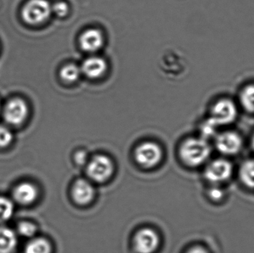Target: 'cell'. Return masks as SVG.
Returning a JSON list of instances; mask_svg holds the SVG:
<instances>
[{
  "label": "cell",
  "instance_id": "1",
  "mask_svg": "<svg viewBox=\"0 0 254 253\" xmlns=\"http://www.w3.org/2000/svg\"><path fill=\"white\" fill-rule=\"evenodd\" d=\"M210 153V147L204 138H190L183 143L180 149V156L184 163L192 167L204 163Z\"/></svg>",
  "mask_w": 254,
  "mask_h": 253
},
{
  "label": "cell",
  "instance_id": "2",
  "mask_svg": "<svg viewBox=\"0 0 254 253\" xmlns=\"http://www.w3.org/2000/svg\"><path fill=\"white\" fill-rule=\"evenodd\" d=\"M114 172V164L106 155L94 156L86 166V173L92 181L104 183L108 181Z\"/></svg>",
  "mask_w": 254,
  "mask_h": 253
},
{
  "label": "cell",
  "instance_id": "3",
  "mask_svg": "<svg viewBox=\"0 0 254 253\" xmlns=\"http://www.w3.org/2000/svg\"><path fill=\"white\" fill-rule=\"evenodd\" d=\"M52 10L47 0H30L22 10V17L28 23L36 25L46 21Z\"/></svg>",
  "mask_w": 254,
  "mask_h": 253
},
{
  "label": "cell",
  "instance_id": "4",
  "mask_svg": "<svg viewBox=\"0 0 254 253\" xmlns=\"http://www.w3.org/2000/svg\"><path fill=\"white\" fill-rule=\"evenodd\" d=\"M237 116V109L235 104L230 100L222 99L213 105L211 117L209 120L215 126H224L234 122Z\"/></svg>",
  "mask_w": 254,
  "mask_h": 253
},
{
  "label": "cell",
  "instance_id": "5",
  "mask_svg": "<svg viewBox=\"0 0 254 253\" xmlns=\"http://www.w3.org/2000/svg\"><path fill=\"white\" fill-rule=\"evenodd\" d=\"M162 150L158 144L146 142L140 144L134 152L136 161L146 168L153 167L161 162Z\"/></svg>",
  "mask_w": 254,
  "mask_h": 253
},
{
  "label": "cell",
  "instance_id": "6",
  "mask_svg": "<svg viewBox=\"0 0 254 253\" xmlns=\"http://www.w3.org/2000/svg\"><path fill=\"white\" fill-rule=\"evenodd\" d=\"M159 244V236L151 228L141 229L134 237V248L137 253H153Z\"/></svg>",
  "mask_w": 254,
  "mask_h": 253
},
{
  "label": "cell",
  "instance_id": "7",
  "mask_svg": "<svg viewBox=\"0 0 254 253\" xmlns=\"http://www.w3.org/2000/svg\"><path fill=\"white\" fill-rule=\"evenodd\" d=\"M232 173V164L224 159L213 160L209 163L204 171L206 179L214 184L228 181Z\"/></svg>",
  "mask_w": 254,
  "mask_h": 253
},
{
  "label": "cell",
  "instance_id": "8",
  "mask_svg": "<svg viewBox=\"0 0 254 253\" xmlns=\"http://www.w3.org/2000/svg\"><path fill=\"white\" fill-rule=\"evenodd\" d=\"M216 147L222 154L234 155L241 150L243 141L235 132H224L216 138Z\"/></svg>",
  "mask_w": 254,
  "mask_h": 253
},
{
  "label": "cell",
  "instance_id": "9",
  "mask_svg": "<svg viewBox=\"0 0 254 253\" xmlns=\"http://www.w3.org/2000/svg\"><path fill=\"white\" fill-rule=\"evenodd\" d=\"M28 114V108L25 101L15 98L7 102L4 111V119L10 124L19 125L25 120Z\"/></svg>",
  "mask_w": 254,
  "mask_h": 253
},
{
  "label": "cell",
  "instance_id": "10",
  "mask_svg": "<svg viewBox=\"0 0 254 253\" xmlns=\"http://www.w3.org/2000/svg\"><path fill=\"white\" fill-rule=\"evenodd\" d=\"M72 197L77 204H89L95 197V189L92 183L83 178L77 180L73 185Z\"/></svg>",
  "mask_w": 254,
  "mask_h": 253
},
{
  "label": "cell",
  "instance_id": "11",
  "mask_svg": "<svg viewBox=\"0 0 254 253\" xmlns=\"http://www.w3.org/2000/svg\"><path fill=\"white\" fill-rule=\"evenodd\" d=\"M82 49L86 52H95L99 50L104 44V37L99 30H86L80 37Z\"/></svg>",
  "mask_w": 254,
  "mask_h": 253
},
{
  "label": "cell",
  "instance_id": "12",
  "mask_svg": "<svg viewBox=\"0 0 254 253\" xmlns=\"http://www.w3.org/2000/svg\"><path fill=\"white\" fill-rule=\"evenodd\" d=\"M107 62L100 56H90L82 64L81 72L89 78L95 79L102 76L107 71Z\"/></svg>",
  "mask_w": 254,
  "mask_h": 253
},
{
  "label": "cell",
  "instance_id": "13",
  "mask_svg": "<svg viewBox=\"0 0 254 253\" xmlns=\"http://www.w3.org/2000/svg\"><path fill=\"white\" fill-rule=\"evenodd\" d=\"M38 193L35 186L29 183H22L16 187L13 191V197L21 204H31L35 202Z\"/></svg>",
  "mask_w": 254,
  "mask_h": 253
},
{
  "label": "cell",
  "instance_id": "14",
  "mask_svg": "<svg viewBox=\"0 0 254 253\" xmlns=\"http://www.w3.org/2000/svg\"><path fill=\"white\" fill-rule=\"evenodd\" d=\"M17 245V239L13 230L0 227V253H12Z\"/></svg>",
  "mask_w": 254,
  "mask_h": 253
},
{
  "label": "cell",
  "instance_id": "15",
  "mask_svg": "<svg viewBox=\"0 0 254 253\" xmlns=\"http://www.w3.org/2000/svg\"><path fill=\"white\" fill-rule=\"evenodd\" d=\"M240 175L246 187L254 189V160H247L242 165Z\"/></svg>",
  "mask_w": 254,
  "mask_h": 253
},
{
  "label": "cell",
  "instance_id": "16",
  "mask_svg": "<svg viewBox=\"0 0 254 253\" xmlns=\"http://www.w3.org/2000/svg\"><path fill=\"white\" fill-rule=\"evenodd\" d=\"M25 253H51L52 246L49 241L45 239H33L27 245Z\"/></svg>",
  "mask_w": 254,
  "mask_h": 253
},
{
  "label": "cell",
  "instance_id": "17",
  "mask_svg": "<svg viewBox=\"0 0 254 253\" xmlns=\"http://www.w3.org/2000/svg\"><path fill=\"white\" fill-rule=\"evenodd\" d=\"M243 108L249 112L254 113V85L245 88L240 95Z\"/></svg>",
  "mask_w": 254,
  "mask_h": 253
},
{
  "label": "cell",
  "instance_id": "18",
  "mask_svg": "<svg viewBox=\"0 0 254 253\" xmlns=\"http://www.w3.org/2000/svg\"><path fill=\"white\" fill-rule=\"evenodd\" d=\"M81 69L74 64H68L61 69V77L65 81L71 83L80 77Z\"/></svg>",
  "mask_w": 254,
  "mask_h": 253
},
{
  "label": "cell",
  "instance_id": "19",
  "mask_svg": "<svg viewBox=\"0 0 254 253\" xmlns=\"http://www.w3.org/2000/svg\"><path fill=\"white\" fill-rule=\"evenodd\" d=\"M13 212V203L9 199L0 197V223L10 219Z\"/></svg>",
  "mask_w": 254,
  "mask_h": 253
},
{
  "label": "cell",
  "instance_id": "20",
  "mask_svg": "<svg viewBox=\"0 0 254 253\" xmlns=\"http://www.w3.org/2000/svg\"><path fill=\"white\" fill-rule=\"evenodd\" d=\"M18 231L24 237H32L37 233V227L32 223L22 222L18 227Z\"/></svg>",
  "mask_w": 254,
  "mask_h": 253
},
{
  "label": "cell",
  "instance_id": "21",
  "mask_svg": "<svg viewBox=\"0 0 254 253\" xmlns=\"http://www.w3.org/2000/svg\"><path fill=\"white\" fill-rule=\"evenodd\" d=\"M13 140V134L5 126H0V147H7Z\"/></svg>",
  "mask_w": 254,
  "mask_h": 253
},
{
  "label": "cell",
  "instance_id": "22",
  "mask_svg": "<svg viewBox=\"0 0 254 253\" xmlns=\"http://www.w3.org/2000/svg\"><path fill=\"white\" fill-rule=\"evenodd\" d=\"M52 10L58 16H64L68 13V6L67 3L64 2V1H59V2H57L53 7H52Z\"/></svg>",
  "mask_w": 254,
  "mask_h": 253
},
{
  "label": "cell",
  "instance_id": "23",
  "mask_svg": "<svg viewBox=\"0 0 254 253\" xmlns=\"http://www.w3.org/2000/svg\"><path fill=\"white\" fill-rule=\"evenodd\" d=\"M217 126H215L210 120H207L205 121L204 124L203 125L202 128H201V131H202V134L204 136L210 137L213 135L215 132V129Z\"/></svg>",
  "mask_w": 254,
  "mask_h": 253
},
{
  "label": "cell",
  "instance_id": "24",
  "mask_svg": "<svg viewBox=\"0 0 254 253\" xmlns=\"http://www.w3.org/2000/svg\"><path fill=\"white\" fill-rule=\"evenodd\" d=\"M74 160L78 165H84L87 161V154L85 152L79 151L74 155Z\"/></svg>",
  "mask_w": 254,
  "mask_h": 253
},
{
  "label": "cell",
  "instance_id": "25",
  "mask_svg": "<svg viewBox=\"0 0 254 253\" xmlns=\"http://www.w3.org/2000/svg\"><path fill=\"white\" fill-rule=\"evenodd\" d=\"M223 196V193H222V191L219 190H213L211 192H210V197L213 199H216V200H218V199H220L221 198H222Z\"/></svg>",
  "mask_w": 254,
  "mask_h": 253
},
{
  "label": "cell",
  "instance_id": "26",
  "mask_svg": "<svg viewBox=\"0 0 254 253\" xmlns=\"http://www.w3.org/2000/svg\"><path fill=\"white\" fill-rule=\"evenodd\" d=\"M187 253H208V252L202 247L197 246L191 248Z\"/></svg>",
  "mask_w": 254,
  "mask_h": 253
},
{
  "label": "cell",
  "instance_id": "27",
  "mask_svg": "<svg viewBox=\"0 0 254 253\" xmlns=\"http://www.w3.org/2000/svg\"><path fill=\"white\" fill-rule=\"evenodd\" d=\"M252 145H253V148H254V138H253V140H252Z\"/></svg>",
  "mask_w": 254,
  "mask_h": 253
}]
</instances>
